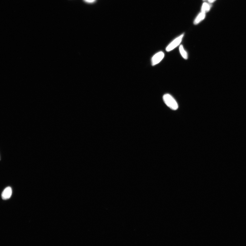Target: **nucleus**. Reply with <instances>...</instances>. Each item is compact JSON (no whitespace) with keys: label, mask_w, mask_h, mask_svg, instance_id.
I'll return each mask as SVG.
<instances>
[{"label":"nucleus","mask_w":246,"mask_h":246,"mask_svg":"<svg viewBox=\"0 0 246 246\" xmlns=\"http://www.w3.org/2000/svg\"><path fill=\"white\" fill-rule=\"evenodd\" d=\"M179 51L182 55V56L185 60H187L188 58V55L186 50L184 49V48L182 45H181L179 48Z\"/></svg>","instance_id":"nucleus-6"},{"label":"nucleus","mask_w":246,"mask_h":246,"mask_svg":"<svg viewBox=\"0 0 246 246\" xmlns=\"http://www.w3.org/2000/svg\"><path fill=\"white\" fill-rule=\"evenodd\" d=\"M165 57V54L162 51L158 52L155 54L151 60L152 64L155 66L159 63Z\"/></svg>","instance_id":"nucleus-3"},{"label":"nucleus","mask_w":246,"mask_h":246,"mask_svg":"<svg viewBox=\"0 0 246 246\" xmlns=\"http://www.w3.org/2000/svg\"><path fill=\"white\" fill-rule=\"evenodd\" d=\"M208 1L210 3H212V2H215L216 0H208Z\"/></svg>","instance_id":"nucleus-9"},{"label":"nucleus","mask_w":246,"mask_h":246,"mask_svg":"<svg viewBox=\"0 0 246 246\" xmlns=\"http://www.w3.org/2000/svg\"><path fill=\"white\" fill-rule=\"evenodd\" d=\"M163 101L167 106L172 110H175L178 109L179 105L176 100L170 94H164L163 97Z\"/></svg>","instance_id":"nucleus-1"},{"label":"nucleus","mask_w":246,"mask_h":246,"mask_svg":"<svg viewBox=\"0 0 246 246\" xmlns=\"http://www.w3.org/2000/svg\"><path fill=\"white\" fill-rule=\"evenodd\" d=\"M12 194V189L11 187H8L5 189L2 194V197L4 200L8 199Z\"/></svg>","instance_id":"nucleus-4"},{"label":"nucleus","mask_w":246,"mask_h":246,"mask_svg":"<svg viewBox=\"0 0 246 246\" xmlns=\"http://www.w3.org/2000/svg\"><path fill=\"white\" fill-rule=\"evenodd\" d=\"M203 1H205V0H203Z\"/></svg>","instance_id":"nucleus-10"},{"label":"nucleus","mask_w":246,"mask_h":246,"mask_svg":"<svg viewBox=\"0 0 246 246\" xmlns=\"http://www.w3.org/2000/svg\"><path fill=\"white\" fill-rule=\"evenodd\" d=\"M95 0H84V1L87 2H89V3H91V2H94Z\"/></svg>","instance_id":"nucleus-8"},{"label":"nucleus","mask_w":246,"mask_h":246,"mask_svg":"<svg viewBox=\"0 0 246 246\" xmlns=\"http://www.w3.org/2000/svg\"><path fill=\"white\" fill-rule=\"evenodd\" d=\"M211 6L209 4L206 2H204L202 8V12L206 13L208 12L210 10Z\"/></svg>","instance_id":"nucleus-7"},{"label":"nucleus","mask_w":246,"mask_h":246,"mask_svg":"<svg viewBox=\"0 0 246 246\" xmlns=\"http://www.w3.org/2000/svg\"><path fill=\"white\" fill-rule=\"evenodd\" d=\"M205 17V13L203 12H201L198 15L197 17L195 18L194 21V24L196 25L202 21Z\"/></svg>","instance_id":"nucleus-5"},{"label":"nucleus","mask_w":246,"mask_h":246,"mask_svg":"<svg viewBox=\"0 0 246 246\" xmlns=\"http://www.w3.org/2000/svg\"><path fill=\"white\" fill-rule=\"evenodd\" d=\"M184 36V34H182L178 38L174 39L166 47V51L167 52H170L176 48L181 43Z\"/></svg>","instance_id":"nucleus-2"}]
</instances>
